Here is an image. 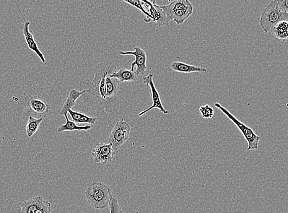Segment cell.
Listing matches in <instances>:
<instances>
[{
    "mask_svg": "<svg viewBox=\"0 0 288 213\" xmlns=\"http://www.w3.org/2000/svg\"><path fill=\"white\" fill-rule=\"evenodd\" d=\"M280 11L283 14L288 17V0H276Z\"/></svg>",
    "mask_w": 288,
    "mask_h": 213,
    "instance_id": "obj_25",
    "label": "cell"
},
{
    "mask_svg": "<svg viewBox=\"0 0 288 213\" xmlns=\"http://www.w3.org/2000/svg\"><path fill=\"white\" fill-rule=\"evenodd\" d=\"M132 131V127L127 121L122 119L113 127L112 131L106 139V142L112 144L114 149L118 152L121 147L129 139Z\"/></svg>",
    "mask_w": 288,
    "mask_h": 213,
    "instance_id": "obj_5",
    "label": "cell"
},
{
    "mask_svg": "<svg viewBox=\"0 0 288 213\" xmlns=\"http://www.w3.org/2000/svg\"><path fill=\"white\" fill-rule=\"evenodd\" d=\"M110 67L103 62L97 65L95 69L93 81L90 82L89 79H83L80 82L81 90H89L90 93H87L91 95H83V101L84 103L89 104V106L94 109L96 112L100 114H103L106 111L110 112L111 109L115 108V105L106 99V95L105 79L109 73Z\"/></svg>",
    "mask_w": 288,
    "mask_h": 213,
    "instance_id": "obj_1",
    "label": "cell"
},
{
    "mask_svg": "<svg viewBox=\"0 0 288 213\" xmlns=\"http://www.w3.org/2000/svg\"><path fill=\"white\" fill-rule=\"evenodd\" d=\"M116 152L110 142H97L93 146L91 154L95 163L105 165L112 162Z\"/></svg>",
    "mask_w": 288,
    "mask_h": 213,
    "instance_id": "obj_6",
    "label": "cell"
},
{
    "mask_svg": "<svg viewBox=\"0 0 288 213\" xmlns=\"http://www.w3.org/2000/svg\"><path fill=\"white\" fill-rule=\"evenodd\" d=\"M20 212L24 213H50L52 207L50 202L45 201L42 197L36 196L23 201L20 204Z\"/></svg>",
    "mask_w": 288,
    "mask_h": 213,
    "instance_id": "obj_7",
    "label": "cell"
},
{
    "mask_svg": "<svg viewBox=\"0 0 288 213\" xmlns=\"http://www.w3.org/2000/svg\"><path fill=\"white\" fill-rule=\"evenodd\" d=\"M215 107L221 111L229 120L232 121L237 127V128L239 129V131L242 132L243 137H245V140L248 142V150H252L258 149L259 141H260L261 139L260 137L256 135L252 129L246 126L245 124H243L240 120H238L234 115H233L232 113L229 112V110H227L226 108H224L219 103H215Z\"/></svg>",
    "mask_w": 288,
    "mask_h": 213,
    "instance_id": "obj_3",
    "label": "cell"
},
{
    "mask_svg": "<svg viewBox=\"0 0 288 213\" xmlns=\"http://www.w3.org/2000/svg\"><path fill=\"white\" fill-rule=\"evenodd\" d=\"M30 25V22L25 21L24 27L23 28V33L24 35L26 43H27L28 48L31 49L32 51L39 57L41 62L43 63H45L46 59L42 53H41L40 49H39L37 44L36 43L34 40V36L33 34L30 32L29 26Z\"/></svg>",
    "mask_w": 288,
    "mask_h": 213,
    "instance_id": "obj_13",
    "label": "cell"
},
{
    "mask_svg": "<svg viewBox=\"0 0 288 213\" xmlns=\"http://www.w3.org/2000/svg\"><path fill=\"white\" fill-rule=\"evenodd\" d=\"M28 111L36 116L46 118L53 114V108L41 98L36 96H30L26 99Z\"/></svg>",
    "mask_w": 288,
    "mask_h": 213,
    "instance_id": "obj_9",
    "label": "cell"
},
{
    "mask_svg": "<svg viewBox=\"0 0 288 213\" xmlns=\"http://www.w3.org/2000/svg\"><path fill=\"white\" fill-rule=\"evenodd\" d=\"M1 140H2V138H1V136H0V142H1Z\"/></svg>",
    "mask_w": 288,
    "mask_h": 213,
    "instance_id": "obj_27",
    "label": "cell"
},
{
    "mask_svg": "<svg viewBox=\"0 0 288 213\" xmlns=\"http://www.w3.org/2000/svg\"><path fill=\"white\" fill-rule=\"evenodd\" d=\"M14 2H15V4H16V6L18 7V9H19V6H18V4H17V2H15V0H14Z\"/></svg>",
    "mask_w": 288,
    "mask_h": 213,
    "instance_id": "obj_26",
    "label": "cell"
},
{
    "mask_svg": "<svg viewBox=\"0 0 288 213\" xmlns=\"http://www.w3.org/2000/svg\"><path fill=\"white\" fill-rule=\"evenodd\" d=\"M121 82L115 77H111L107 75L105 79V89L106 99L112 103V101H115L120 88ZM114 104V103H113ZM115 105V104H114Z\"/></svg>",
    "mask_w": 288,
    "mask_h": 213,
    "instance_id": "obj_14",
    "label": "cell"
},
{
    "mask_svg": "<svg viewBox=\"0 0 288 213\" xmlns=\"http://www.w3.org/2000/svg\"><path fill=\"white\" fill-rule=\"evenodd\" d=\"M109 76L115 77L121 83L124 82H137L138 80L136 71L123 69L118 66H111L109 68Z\"/></svg>",
    "mask_w": 288,
    "mask_h": 213,
    "instance_id": "obj_11",
    "label": "cell"
},
{
    "mask_svg": "<svg viewBox=\"0 0 288 213\" xmlns=\"http://www.w3.org/2000/svg\"><path fill=\"white\" fill-rule=\"evenodd\" d=\"M108 205L111 213L123 212L120 205H119L118 200L116 198L115 195L112 194V196H111Z\"/></svg>",
    "mask_w": 288,
    "mask_h": 213,
    "instance_id": "obj_23",
    "label": "cell"
},
{
    "mask_svg": "<svg viewBox=\"0 0 288 213\" xmlns=\"http://www.w3.org/2000/svg\"><path fill=\"white\" fill-rule=\"evenodd\" d=\"M87 93H90V90L88 89H84L81 91H78L76 89L70 90L68 95L65 98L63 103H62L61 110H60V114L63 116L68 114V111L74 107L77 100Z\"/></svg>",
    "mask_w": 288,
    "mask_h": 213,
    "instance_id": "obj_12",
    "label": "cell"
},
{
    "mask_svg": "<svg viewBox=\"0 0 288 213\" xmlns=\"http://www.w3.org/2000/svg\"><path fill=\"white\" fill-rule=\"evenodd\" d=\"M194 7L190 8H185L177 10L173 12L172 14L168 16L167 19L170 21H174L177 25L183 24L184 22L193 14Z\"/></svg>",
    "mask_w": 288,
    "mask_h": 213,
    "instance_id": "obj_18",
    "label": "cell"
},
{
    "mask_svg": "<svg viewBox=\"0 0 288 213\" xmlns=\"http://www.w3.org/2000/svg\"><path fill=\"white\" fill-rule=\"evenodd\" d=\"M66 119V123L64 124L60 125L57 131L58 133H62L64 132H74V131H88L92 129V126L87 125L85 126H77L76 123L72 121H70L67 114L64 115Z\"/></svg>",
    "mask_w": 288,
    "mask_h": 213,
    "instance_id": "obj_17",
    "label": "cell"
},
{
    "mask_svg": "<svg viewBox=\"0 0 288 213\" xmlns=\"http://www.w3.org/2000/svg\"><path fill=\"white\" fill-rule=\"evenodd\" d=\"M122 56L132 55L136 57V61L132 63V71H134L135 66H137L136 74L137 76H140L145 74L146 72L147 66V56L146 52L140 47H135L134 51L121 52Z\"/></svg>",
    "mask_w": 288,
    "mask_h": 213,
    "instance_id": "obj_10",
    "label": "cell"
},
{
    "mask_svg": "<svg viewBox=\"0 0 288 213\" xmlns=\"http://www.w3.org/2000/svg\"><path fill=\"white\" fill-rule=\"evenodd\" d=\"M153 77H154V75L150 73L147 75V76L144 77V79H144V84L150 88V92H151L152 105L148 108H147L146 110L140 112L139 114V117L144 116V114H146L147 113H148L149 111L154 108L158 109V110L160 111V113L165 114V115H167V114L169 113V112H168V111L167 110H165V108L163 107L161 99H160L159 93L158 92L156 87H155L154 80H153Z\"/></svg>",
    "mask_w": 288,
    "mask_h": 213,
    "instance_id": "obj_8",
    "label": "cell"
},
{
    "mask_svg": "<svg viewBox=\"0 0 288 213\" xmlns=\"http://www.w3.org/2000/svg\"><path fill=\"white\" fill-rule=\"evenodd\" d=\"M119 2H126L127 3L131 4V6L136 7V8L139 9L144 14L146 15V17L148 18L147 20V22H149L151 20V16L147 13L145 11V10L143 8V7L140 4V0H118Z\"/></svg>",
    "mask_w": 288,
    "mask_h": 213,
    "instance_id": "obj_24",
    "label": "cell"
},
{
    "mask_svg": "<svg viewBox=\"0 0 288 213\" xmlns=\"http://www.w3.org/2000/svg\"><path fill=\"white\" fill-rule=\"evenodd\" d=\"M199 113L202 118L205 119H212L214 116L215 111L214 108L209 105H202L199 108Z\"/></svg>",
    "mask_w": 288,
    "mask_h": 213,
    "instance_id": "obj_22",
    "label": "cell"
},
{
    "mask_svg": "<svg viewBox=\"0 0 288 213\" xmlns=\"http://www.w3.org/2000/svg\"><path fill=\"white\" fill-rule=\"evenodd\" d=\"M112 194L111 189L101 183L88 184L85 191V197L88 203L97 210H103L108 206Z\"/></svg>",
    "mask_w": 288,
    "mask_h": 213,
    "instance_id": "obj_2",
    "label": "cell"
},
{
    "mask_svg": "<svg viewBox=\"0 0 288 213\" xmlns=\"http://www.w3.org/2000/svg\"><path fill=\"white\" fill-rule=\"evenodd\" d=\"M43 120V118H42V117L36 119L33 118L32 116H29L27 122V127H26V133H27L28 138L33 137V135L36 133V132L38 131L39 127H40Z\"/></svg>",
    "mask_w": 288,
    "mask_h": 213,
    "instance_id": "obj_21",
    "label": "cell"
},
{
    "mask_svg": "<svg viewBox=\"0 0 288 213\" xmlns=\"http://www.w3.org/2000/svg\"><path fill=\"white\" fill-rule=\"evenodd\" d=\"M288 17L285 16L280 11L276 0H272L263 10L259 19V25L266 34L271 32L272 28L282 20H288Z\"/></svg>",
    "mask_w": 288,
    "mask_h": 213,
    "instance_id": "obj_4",
    "label": "cell"
},
{
    "mask_svg": "<svg viewBox=\"0 0 288 213\" xmlns=\"http://www.w3.org/2000/svg\"><path fill=\"white\" fill-rule=\"evenodd\" d=\"M72 121L76 124H88L94 125L97 121V118L95 117L88 116L86 114L74 111L70 109L68 111Z\"/></svg>",
    "mask_w": 288,
    "mask_h": 213,
    "instance_id": "obj_20",
    "label": "cell"
},
{
    "mask_svg": "<svg viewBox=\"0 0 288 213\" xmlns=\"http://www.w3.org/2000/svg\"><path fill=\"white\" fill-rule=\"evenodd\" d=\"M160 8L164 12L166 17L168 18L173 12L177 11V10L190 8L193 7V4L189 0H173L170 3L167 5H163L160 6Z\"/></svg>",
    "mask_w": 288,
    "mask_h": 213,
    "instance_id": "obj_15",
    "label": "cell"
},
{
    "mask_svg": "<svg viewBox=\"0 0 288 213\" xmlns=\"http://www.w3.org/2000/svg\"><path fill=\"white\" fill-rule=\"evenodd\" d=\"M171 69L175 72L183 73H192V72H207V70L203 67H200L183 63L178 61H173L170 65Z\"/></svg>",
    "mask_w": 288,
    "mask_h": 213,
    "instance_id": "obj_16",
    "label": "cell"
},
{
    "mask_svg": "<svg viewBox=\"0 0 288 213\" xmlns=\"http://www.w3.org/2000/svg\"><path fill=\"white\" fill-rule=\"evenodd\" d=\"M271 32L275 37L283 41H286L288 37V20H282L277 23Z\"/></svg>",
    "mask_w": 288,
    "mask_h": 213,
    "instance_id": "obj_19",
    "label": "cell"
}]
</instances>
